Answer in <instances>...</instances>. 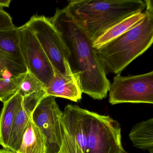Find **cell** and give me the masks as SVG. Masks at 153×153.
Segmentation results:
<instances>
[{
    "label": "cell",
    "mask_w": 153,
    "mask_h": 153,
    "mask_svg": "<svg viewBox=\"0 0 153 153\" xmlns=\"http://www.w3.org/2000/svg\"><path fill=\"white\" fill-rule=\"evenodd\" d=\"M65 65L64 74L54 70L53 78L45 87L46 94L78 102L82 99L83 94L80 77L72 72L68 61H65Z\"/></svg>",
    "instance_id": "30bf717a"
},
{
    "label": "cell",
    "mask_w": 153,
    "mask_h": 153,
    "mask_svg": "<svg viewBox=\"0 0 153 153\" xmlns=\"http://www.w3.org/2000/svg\"><path fill=\"white\" fill-rule=\"evenodd\" d=\"M120 153H128V152H126V151H125V150H124V149H123L122 150L121 152Z\"/></svg>",
    "instance_id": "7402d4cb"
},
{
    "label": "cell",
    "mask_w": 153,
    "mask_h": 153,
    "mask_svg": "<svg viewBox=\"0 0 153 153\" xmlns=\"http://www.w3.org/2000/svg\"><path fill=\"white\" fill-rule=\"evenodd\" d=\"M23 103V97L19 92L3 103L0 114V145L8 149L15 117Z\"/></svg>",
    "instance_id": "8fae6325"
},
{
    "label": "cell",
    "mask_w": 153,
    "mask_h": 153,
    "mask_svg": "<svg viewBox=\"0 0 153 153\" xmlns=\"http://www.w3.org/2000/svg\"><path fill=\"white\" fill-rule=\"evenodd\" d=\"M42 91L23 97V103L16 114L13 124L9 150L17 153L19 150L24 133L32 120V115L38 104L47 96Z\"/></svg>",
    "instance_id": "9c48e42d"
},
{
    "label": "cell",
    "mask_w": 153,
    "mask_h": 153,
    "mask_svg": "<svg viewBox=\"0 0 153 153\" xmlns=\"http://www.w3.org/2000/svg\"><path fill=\"white\" fill-rule=\"evenodd\" d=\"M26 66L3 54H0V79H12L27 72Z\"/></svg>",
    "instance_id": "2e32d148"
},
{
    "label": "cell",
    "mask_w": 153,
    "mask_h": 153,
    "mask_svg": "<svg viewBox=\"0 0 153 153\" xmlns=\"http://www.w3.org/2000/svg\"><path fill=\"white\" fill-rule=\"evenodd\" d=\"M20 47L27 71L46 86L54 76L53 68L32 30L25 24L19 27Z\"/></svg>",
    "instance_id": "ba28073f"
},
{
    "label": "cell",
    "mask_w": 153,
    "mask_h": 153,
    "mask_svg": "<svg viewBox=\"0 0 153 153\" xmlns=\"http://www.w3.org/2000/svg\"><path fill=\"white\" fill-rule=\"evenodd\" d=\"M25 25L36 36L53 70L64 74L65 61L68 59L69 51L60 33L49 18L34 15Z\"/></svg>",
    "instance_id": "5b68a950"
},
{
    "label": "cell",
    "mask_w": 153,
    "mask_h": 153,
    "mask_svg": "<svg viewBox=\"0 0 153 153\" xmlns=\"http://www.w3.org/2000/svg\"><path fill=\"white\" fill-rule=\"evenodd\" d=\"M11 1L10 0H0V8L8 7Z\"/></svg>",
    "instance_id": "ffe728a7"
},
{
    "label": "cell",
    "mask_w": 153,
    "mask_h": 153,
    "mask_svg": "<svg viewBox=\"0 0 153 153\" xmlns=\"http://www.w3.org/2000/svg\"><path fill=\"white\" fill-rule=\"evenodd\" d=\"M0 54L10 57L26 66L20 47L19 27H15L0 31Z\"/></svg>",
    "instance_id": "4fadbf2b"
},
{
    "label": "cell",
    "mask_w": 153,
    "mask_h": 153,
    "mask_svg": "<svg viewBox=\"0 0 153 153\" xmlns=\"http://www.w3.org/2000/svg\"><path fill=\"white\" fill-rule=\"evenodd\" d=\"M16 153H46L45 137L32 118L24 133L21 146Z\"/></svg>",
    "instance_id": "5bb4252c"
},
{
    "label": "cell",
    "mask_w": 153,
    "mask_h": 153,
    "mask_svg": "<svg viewBox=\"0 0 153 153\" xmlns=\"http://www.w3.org/2000/svg\"><path fill=\"white\" fill-rule=\"evenodd\" d=\"M0 153H16V152H13L11 150H9V149H0Z\"/></svg>",
    "instance_id": "44dd1931"
},
{
    "label": "cell",
    "mask_w": 153,
    "mask_h": 153,
    "mask_svg": "<svg viewBox=\"0 0 153 153\" xmlns=\"http://www.w3.org/2000/svg\"><path fill=\"white\" fill-rule=\"evenodd\" d=\"M12 18L3 8H0V31L15 27Z\"/></svg>",
    "instance_id": "d6986e66"
},
{
    "label": "cell",
    "mask_w": 153,
    "mask_h": 153,
    "mask_svg": "<svg viewBox=\"0 0 153 153\" xmlns=\"http://www.w3.org/2000/svg\"><path fill=\"white\" fill-rule=\"evenodd\" d=\"M145 16L144 11L121 20L100 36L92 43L93 47L96 50H98L135 26L144 18Z\"/></svg>",
    "instance_id": "7c38bea8"
},
{
    "label": "cell",
    "mask_w": 153,
    "mask_h": 153,
    "mask_svg": "<svg viewBox=\"0 0 153 153\" xmlns=\"http://www.w3.org/2000/svg\"><path fill=\"white\" fill-rule=\"evenodd\" d=\"M49 20L59 31L68 49L71 71L80 77L82 93L94 99L107 97L111 82L97 51L85 31L65 8L57 9Z\"/></svg>",
    "instance_id": "7a4b0ae2"
},
{
    "label": "cell",
    "mask_w": 153,
    "mask_h": 153,
    "mask_svg": "<svg viewBox=\"0 0 153 153\" xmlns=\"http://www.w3.org/2000/svg\"><path fill=\"white\" fill-rule=\"evenodd\" d=\"M146 7L145 0H72L64 8L93 43L115 24Z\"/></svg>",
    "instance_id": "3957f363"
},
{
    "label": "cell",
    "mask_w": 153,
    "mask_h": 153,
    "mask_svg": "<svg viewBox=\"0 0 153 153\" xmlns=\"http://www.w3.org/2000/svg\"><path fill=\"white\" fill-rule=\"evenodd\" d=\"M144 18L121 35L97 50L105 69L115 74L143 54L153 42V3L145 0Z\"/></svg>",
    "instance_id": "277c9868"
},
{
    "label": "cell",
    "mask_w": 153,
    "mask_h": 153,
    "mask_svg": "<svg viewBox=\"0 0 153 153\" xmlns=\"http://www.w3.org/2000/svg\"><path fill=\"white\" fill-rule=\"evenodd\" d=\"M55 98L51 96L45 97L38 104L32 115L33 121L45 137L46 153H59L62 147V111Z\"/></svg>",
    "instance_id": "52a82bcc"
},
{
    "label": "cell",
    "mask_w": 153,
    "mask_h": 153,
    "mask_svg": "<svg viewBox=\"0 0 153 153\" xmlns=\"http://www.w3.org/2000/svg\"><path fill=\"white\" fill-rule=\"evenodd\" d=\"M136 147L153 153V119L140 122L134 125L129 135Z\"/></svg>",
    "instance_id": "9a60e30c"
},
{
    "label": "cell",
    "mask_w": 153,
    "mask_h": 153,
    "mask_svg": "<svg viewBox=\"0 0 153 153\" xmlns=\"http://www.w3.org/2000/svg\"><path fill=\"white\" fill-rule=\"evenodd\" d=\"M42 91H45L44 85L27 71L19 86V92L20 94L22 97H25Z\"/></svg>",
    "instance_id": "e0dca14e"
},
{
    "label": "cell",
    "mask_w": 153,
    "mask_h": 153,
    "mask_svg": "<svg viewBox=\"0 0 153 153\" xmlns=\"http://www.w3.org/2000/svg\"><path fill=\"white\" fill-rule=\"evenodd\" d=\"M109 101L111 105L123 103H153V71L123 76L118 74L110 84Z\"/></svg>",
    "instance_id": "8992f818"
},
{
    "label": "cell",
    "mask_w": 153,
    "mask_h": 153,
    "mask_svg": "<svg viewBox=\"0 0 153 153\" xmlns=\"http://www.w3.org/2000/svg\"><path fill=\"white\" fill-rule=\"evenodd\" d=\"M59 153H120L121 128L109 116L69 104L61 119Z\"/></svg>",
    "instance_id": "6da1fadb"
},
{
    "label": "cell",
    "mask_w": 153,
    "mask_h": 153,
    "mask_svg": "<svg viewBox=\"0 0 153 153\" xmlns=\"http://www.w3.org/2000/svg\"><path fill=\"white\" fill-rule=\"evenodd\" d=\"M25 75L12 79H0V101L5 102L19 92Z\"/></svg>",
    "instance_id": "ac0fdd59"
}]
</instances>
